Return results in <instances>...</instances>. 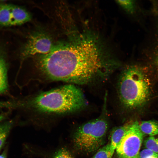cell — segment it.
<instances>
[{
    "label": "cell",
    "instance_id": "1",
    "mask_svg": "<svg viewBox=\"0 0 158 158\" xmlns=\"http://www.w3.org/2000/svg\"><path fill=\"white\" fill-rule=\"evenodd\" d=\"M92 36L81 34L75 39L54 45L36 62L39 71L48 79L85 85L101 78L105 62L101 48Z\"/></svg>",
    "mask_w": 158,
    "mask_h": 158
},
{
    "label": "cell",
    "instance_id": "2",
    "mask_svg": "<svg viewBox=\"0 0 158 158\" xmlns=\"http://www.w3.org/2000/svg\"><path fill=\"white\" fill-rule=\"evenodd\" d=\"M87 105L82 91L71 84L37 95L28 99L25 105L41 113L62 114L81 110Z\"/></svg>",
    "mask_w": 158,
    "mask_h": 158
},
{
    "label": "cell",
    "instance_id": "3",
    "mask_svg": "<svg viewBox=\"0 0 158 158\" xmlns=\"http://www.w3.org/2000/svg\"><path fill=\"white\" fill-rule=\"evenodd\" d=\"M151 89L149 78L142 68L132 65L122 70L118 80V94L123 107L130 109L142 107L149 99Z\"/></svg>",
    "mask_w": 158,
    "mask_h": 158
},
{
    "label": "cell",
    "instance_id": "4",
    "mask_svg": "<svg viewBox=\"0 0 158 158\" xmlns=\"http://www.w3.org/2000/svg\"><path fill=\"white\" fill-rule=\"evenodd\" d=\"M108 127V122L103 116L82 125L74 135L75 147L87 153L96 151L104 143Z\"/></svg>",
    "mask_w": 158,
    "mask_h": 158
},
{
    "label": "cell",
    "instance_id": "5",
    "mask_svg": "<svg viewBox=\"0 0 158 158\" xmlns=\"http://www.w3.org/2000/svg\"><path fill=\"white\" fill-rule=\"evenodd\" d=\"M143 135L140 129L139 122H132L115 150L117 158H139Z\"/></svg>",
    "mask_w": 158,
    "mask_h": 158
},
{
    "label": "cell",
    "instance_id": "6",
    "mask_svg": "<svg viewBox=\"0 0 158 158\" xmlns=\"http://www.w3.org/2000/svg\"><path fill=\"white\" fill-rule=\"evenodd\" d=\"M52 40L45 33L37 32L29 37L21 53L23 59L37 54H44L49 53L53 47Z\"/></svg>",
    "mask_w": 158,
    "mask_h": 158
},
{
    "label": "cell",
    "instance_id": "7",
    "mask_svg": "<svg viewBox=\"0 0 158 158\" xmlns=\"http://www.w3.org/2000/svg\"><path fill=\"white\" fill-rule=\"evenodd\" d=\"M132 122L128 123L116 128L111 134L109 143L111 149L114 151L125 135L130 129Z\"/></svg>",
    "mask_w": 158,
    "mask_h": 158
},
{
    "label": "cell",
    "instance_id": "8",
    "mask_svg": "<svg viewBox=\"0 0 158 158\" xmlns=\"http://www.w3.org/2000/svg\"><path fill=\"white\" fill-rule=\"evenodd\" d=\"M140 130L144 135L154 136L158 134V121L149 120L139 122Z\"/></svg>",
    "mask_w": 158,
    "mask_h": 158
},
{
    "label": "cell",
    "instance_id": "9",
    "mask_svg": "<svg viewBox=\"0 0 158 158\" xmlns=\"http://www.w3.org/2000/svg\"><path fill=\"white\" fill-rule=\"evenodd\" d=\"M8 86L6 61L0 50V94L5 92Z\"/></svg>",
    "mask_w": 158,
    "mask_h": 158
},
{
    "label": "cell",
    "instance_id": "10",
    "mask_svg": "<svg viewBox=\"0 0 158 158\" xmlns=\"http://www.w3.org/2000/svg\"><path fill=\"white\" fill-rule=\"evenodd\" d=\"M11 126V122H6L0 125V150L5 143Z\"/></svg>",
    "mask_w": 158,
    "mask_h": 158
},
{
    "label": "cell",
    "instance_id": "11",
    "mask_svg": "<svg viewBox=\"0 0 158 158\" xmlns=\"http://www.w3.org/2000/svg\"><path fill=\"white\" fill-rule=\"evenodd\" d=\"M114 152L109 143L99 149L92 158H112Z\"/></svg>",
    "mask_w": 158,
    "mask_h": 158
},
{
    "label": "cell",
    "instance_id": "12",
    "mask_svg": "<svg viewBox=\"0 0 158 158\" xmlns=\"http://www.w3.org/2000/svg\"><path fill=\"white\" fill-rule=\"evenodd\" d=\"M144 143L145 148L151 150L158 155V137L149 136Z\"/></svg>",
    "mask_w": 158,
    "mask_h": 158
},
{
    "label": "cell",
    "instance_id": "13",
    "mask_svg": "<svg viewBox=\"0 0 158 158\" xmlns=\"http://www.w3.org/2000/svg\"><path fill=\"white\" fill-rule=\"evenodd\" d=\"M51 158H73L70 151L66 148L62 147L54 153Z\"/></svg>",
    "mask_w": 158,
    "mask_h": 158
},
{
    "label": "cell",
    "instance_id": "14",
    "mask_svg": "<svg viewBox=\"0 0 158 158\" xmlns=\"http://www.w3.org/2000/svg\"><path fill=\"white\" fill-rule=\"evenodd\" d=\"M121 6L128 12L132 13L135 11V3L133 0H118L116 1Z\"/></svg>",
    "mask_w": 158,
    "mask_h": 158
},
{
    "label": "cell",
    "instance_id": "15",
    "mask_svg": "<svg viewBox=\"0 0 158 158\" xmlns=\"http://www.w3.org/2000/svg\"><path fill=\"white\" fill-rule=\"evenodd\" d=\"M139 158H158V155L151 150L145 148L140 152Z\"/></svg>",
    "mask_w": 158,
    "mask_h": 158
},
{
    "label": "cell",
    "instance_id": "16",
    "mask_svg": "<svg viewBox=\"0 0 158 158\" xmlns=\"http://www.w3.org/2000/svg\"><path fill=\"white\" fill-rule=\"evenodd\" d=\"M6 152L4 151L1 154H0V158H6Z\"/></svg>",
    "mask_w": 158,
    "mask_h": 158
},
{
    "label": "cell",
    "instance_id": "17",
    "mask_svg": "<svg viewBox=\"0 0 158 158\" xmlns=\"http://www.w3.org/2000/svg\"><path fill=\"white\" fill-rule=\"evenodd\" d=\"M5 117L4 114H0V121L3 120Z\"/></svg>",
    "mask_w": 158,
    "mask_h": 158
},
{
    "label": "cell",
    "instance_id": "18",
    "mask_svg": "<svg viewBox=\"0 0 158 158\" xmlns=\"http://www.w3.org/2000/svg\"><path fill=\"white\" fill-rule=\"evenodd\" d=\"M156 61L157 64L158 65V52H157V56H156Z\"/></svg>",
    "mask_w": 158,
    "mask_h": 158
}]
</instances>
